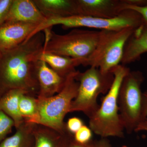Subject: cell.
<instances>
[{"instance_id": "cell-1", "label": "cell", "mask_w": 147, "mask_h": 147, "mask_svg": "<svg viewBox=\"0 0 147 147\" xmlns=\"http://www.w3.org/2000/svg\"><path fill=\"white\" fill-rule=\"evenodd\" d=\"M45 36L41 32L18 47L1 53L0 57V97L11 90H22L37 97L38 61L43 50Z\"/></svg>"}, {"instance_id": "cell-2", "label": "cell", "mask_w": 147, "mask_h": 147, "mask_svg": "<svg viewBox=\"0 0 147 147\" xmlns=\"http://www.w3.org/2000/svg\"><path fill=\"white\" fill-rule=\"evenodd\" d=\"M125 65L120 64L113 69V84L103 98L97 111L89 118V127L102 138L124 137V128L119 113L118 98L124 78L130 71Z\"/></svg>"}, {"instance_id": "cell-3", "label": "cell", "mask_w": 147, "mask_h": 147, "mask_svg": "<svg viewBox=\"0 0 147 147\" xmlns=\"http://www.w3.org/2000/svg\"><path fill=\"white\" fill-rule=\"evenodd\" d=\"M78 72L76 70L67 76L63 88L57 94L49 98L37 97L38 114L35 124L47 126L61 133L67 131L64 119L69 113L71 102L78 94Z\"/></svg>"}, {"instance_id": "cell-4", "label": "cell", "mask_w": 147, "mask_h": 147, "mask_svg": "<svg viewBox=\"0 0 147 147\" xmlns=\"http://www.w3.org/2000/svg\"><path fill=\"white\" fill-rule=\"evenodd\" d=\"M44 31L45 36L43 53L85 61L94 51L100 35V30L78 29H74L65 34L55 33L51 28Z\"/></svg>"}, {"instance_id": "cell-5", "label": "cell", "mask_w": 147, "mask_h": 147, "mask_svg": "<svg viewBox=\"0 0 147 147\" xmlns=\"http://www.w3.org/2000/svg\"><path fill=\"white\" fill-rule=\"evenodd\" d=\"M76 79L79 82L78 94L71 102L69 113L82 112L89 118L100 106L98 96L106 94L110 89L114 74L112 71L103 73L98 68L90 67L84 72L78 71Z\"/></svg>"}, {"instance_id": "cell-6", "label": "cell", "mask_w": 147, "mask_h": 147, "mask_svg": "<svg viewBox=\"0 0 147 147\" xmlns=\"http://www.w3.org/2000/svg\"><path fill=\"white\" fill-rule=\"evenodd\" d=\"M136 29L127 28L118 30H100L96 47L84 66L96 67L103 73L112 72L121 63L127 42Z\"/></svg>"}, {"instance_id": "cell-7", "label": "cell", "mask_w": 147, "mask_h": 147, "mask_svg": "<svg viewBox=\"0 0 147 147\" xmlns=\"http://www.w3.org/2000/svg\"><path fill=\"white\" fill-rule=\"evenodd\" d=\"M143 24L142 17L139 13L134 11L127 9L118 16L111 19L82 15L47 18L38 26L36 32H42L56 25H61L65 29L85 27L100 29L101 30H118L127 28L137 29Z\"/></svg>"}, {"instance_id": "cell-8", "label": "cell", "mask_w": 147, "mask_h": 147, "mask_svg": "<svg viewBox=\"0 0 147 147\" xmlns=\"http://www.w3.org/2000/svg\"><path fill=\"white\" fill-rule=\"evenodd\" d=\"M144 80L139 71H130L124 78L119 92L118 104L119 113L125 130L131 134L143 119V92L141 86Z\"/></svg>"}, {"instance_id": "cell-9", "label": "cell", "mask_w": 147, "mask_h": 147, "mask_svg": "<svg viewBox=\"0 0 147 147\" xmlns=\"http://www.w3.org/2000/svg\"><path fill=\"white\" fill-rule=\"evenodd\" d=\"M39 25L19 22L5 23L0 27V52L12 50L28 39Z\"/></svg>"}, {"instance_id": "cell-10", "label": "cell", "mask_w": 147, "mask_h": 147, "mask_svg": "<svg viewBox=\"0 0 147 147\" xmlns=\"http://www.w3.org/2000/svg\"><path fill=\"white\" fill-rule=\"evenodd\" d=\"M79 15L103 19L115 18L125 10V0H76Z\"/></svg>"}, {"instance_id": "cell-11", "label": "cell", "mask_w": 147, "mask_h": 147, "mask_svg": "<svg viewBox=\"0 0 147 147\" xmlns=\"http://www.w3.org/2000/svg\"><path fill=\"white\" fill-rule=\"evenodd\" d=\"M36 74L39 85V92L37 97H51L63 88L66 78L59 75L44 61H38Z\"/></svg>"}, {"instance_id": "cell-12", "label": "cell", "mask_w": 147, "mask_h": 147, "mask_svg": "<svg viewBox=\"0 0 147 147\" xmlns=\"http://www.w3.org/2000/svg\"><path fill=\"white\" fill-rule=\"evenodd\" d=\"M46 20L33 0H13L5 23L19 22L40 25Z\"/></svg>"}, {"instance_id": "cell-13", "label": "cell", "mask_w": 147, "mask_h": 147, "mask_svg": "<svg viewBox=\"0 0 147 147\" xmlns=\"http://www.w3.org/2000/svg\"><path fill=\"white\" fill-rule=\"evenodd\" d=\"M34 147H69L74 135L68 131L61 133L41 125L34 124Z\"/></svg>"}, {"instance_id": "cell-14", "label": "cell", "mask_w": 147, "mask_h": 147, "mask_svg": "<svg viewBox=\"0 0 147 147\" xmlns=\"http://www.w3.org/2000/svg\"><path fill=\"white\" fill-rule=\"evenodd\" d=\"M40 11L49 18L79 15L76 0H33Z\"/></svg>"}, {"instance_id": "cell-15", "label": "cell", "mask_w": 147, "mask_h": 147, "mask_svg": "<svg viewBox=\"0 0 147 147\" xmlns=\"http://www.w3.org/2000/svg\"><path fill=\"white\" fill-rule=\"evenodd\" d=\"M147 53V24L143 23L134 31L127 42L121 63L123 65L138 60Z\"/></svg>"}, {"instance_id": "cell-16", "label": "cell", "mask_w": 147, "mask_h": 147, "mask_svg": "<svg viewBox=\"0 0 147 147\" xmlns=\"http://www.w3.org/2000/svg\"><path fill=\"white\" fill-rule=\"evenodd\" d=\"M39 60L44 61L59 75L65 78L76 71L75 68L76 67L84 65L86 61L82 59H74L43 52L40 56Z\"/></svg>"}, {"instance_id": "cell-17", "label": "cell", "mask_w": 147, "mask_h": 147, "mask_svg": "<svg viewBox=\"0 0 147 147\" xmlns=\"http://www.w3.org/2000/svg\"><path fill=\"white\" fill-rule=\"evenodd\" d=\"M23 94L26 93L22 90H11L0 97V111H3L13 120L16 128L24 121L19 107V100Z\"/></svg>"}, {"instance_id": "cell-18", "label": "cell", "mask_w": 147, "mask_h": 147, "mask_svg": "<svg viewBox=\"0 0 147 147\" xmlns=\"http://www.w3.org/2000/svg\"><path fill=\"white\" fill-rule=\"evenodd\" d=\"M34 125L24 121L13 135L0 143V147H34Z\"/></svg>"}, {"instance_id": "cell-19", "label": "cell", "mask_w": 147, "mask_h": 147, "mask_svg": "<svg viewBox=\"0 0 147 147\" xmlns=\"http://www.w3.org/2000/svg\"><path fill=\"white\" fill-rule=\"evenodd\" d=\"M19 107L24 121L35 124L38 114L37 97L29 94L22 95L19 100Z\"/></svg>"}, {"instance_id": "cell-20", "label": "cell", "mask_w": 147, "mask_h": 147, "mask_svg": "<svg viewBox=\"0 0 147 147\" xmlns=\"http://www.w3.org/2000/svg\"><path fill=\"white\" fill-rule=\"evenodd\" d=\"M15 127L13 120L3 111H0V143L6 139Z\"/></svg>"}, {"instance_id": "cell-21", "label": "cell", "mask_w": 147, "mask_h": 147, "mask_svg": "<svg viewBox=\"0 0 147 147\" xmlns=\"http://www.w3.org/2000/svg\"><path fill=\"white\" fill-rule=\"evenodd\" d=\"M92 131L89 127L84 125L75 134L74 139L76 143L81 144H88L92 141Z\"/></svg>"}, {"instance_id": "cell-22", "label": "cell", "mask_w": 147, "mask_h": 147, "mask_svg": "<svg viewBox=\"0 0 147 147\" xmlns=\"http://www.w3.org/2000/svg\"><path fill=\"white\" fill-rule=\"evenodd\" d=\"M13 0H0V27L5 23Z\"/></svg>"}, {"instance_id": "cell-23", "label": "cell", "mask_w": 147, "mask_h": 147, "mask_svg": "<svg viewBox=\"0 0 147 147\" xmlns=\"http://www.w3.org/2000/svg\"><path fill=\"white\" fill-rule=\"evenodd\" d=\"M84 125L83 120L76 117L70 118L66 123V127L69 132L74 134Z\"/></svg>"}, {"instance_id": "cell-24", "label": "cell", "mask_w": 147, "mask_h": 147, "mask_svg": "<svg viewBox=\"0 0 147 147\" xmlns=\"http://www.w3.org/2000/svg\"><path fill=\"white\" fill-rule=\"evenodd\" d=\"M124 9L125 10L129 9L134 11L137 12L142 17L143 23L147 24V4L142 6H136L129 5L126 2Z\"/></svg>"}, {"instance_id": "cell-25", "label": "cell", "mask_w": 147, "mask_h": 147, "mask_svg": "<svg viewBox=\"0 0 147 147\" xmlns=\"http://www.w3.org/2000/svg\"><path fill=\"white\" fill-rule=\"evenodd\" d=\"M142 116L143 119L147 117V90L143 92Z\"/></svg>"}, {"instance_id": "cell-26", "label": "cell", "mask_w": 147, "mask_h": 147, "mask_svg": "<svg viewBox=\"0 0 147 147\" xmlns=\"http://www.w3.org/2000/svg\"><path fill=\"white\" fill-rule=\"evenodd\" d=\"M69 147H96V141H93L88 144H81L79 143H76L74 141V139L70 143Z\"/></svg>"}, {"instance_id": "cell-27", "label": "cell", "mask_w": 147, "mask_h": 147, "mask_svg": "<svg viewBox=\"0 0 147 147\" xmlns=\"http://www.w3.org/2000/svg\"><path fill=\"white\" fill-rule=\"evenodd\" d=\"M144 131L147 132V117L142 120L139 124L134 132Z\"/></svg>"}, {"instance_id": "cell-28", "label": "cell", "mask_w": 147, "mask_h": 147, "mask_svg": "<svg viewBox=\"0 0 147 147\" xmlns=\"http://www.w3.org/2000/svg\"><path fill=\"white\" fill-rule=\"evenodd\" d=\"M96 147H112L109 141L105 138H102L98 141H96Z\"/></svg>"}, {"instance_id": "cell-29", "label": "cell", "mask_w": 147, "mask_h": 147, "mask_svg": "<svg viewBox=\"0 0 147 147\" xmlns=\"http://www.w3.org/2000/svg\"><path fill=\"white\" fill-rule=\"evenodd\" d=\"M122 147H128V146H123Z\"/></svg>"}, {"instance_id": "cell-30", "label": "cell", "mask_w": 147, "mask_h": 147, "mask_svg": "<svg viewBox=\"0 0 147 147\" xmlns=\"http://www.w3.org/2000/svg\"><path fill=\"white\" fill-rule=\"evenodd\" d=\"M1 55H2L1 53V52H0V57H1Z\"/></svg>"}]
</instances>
